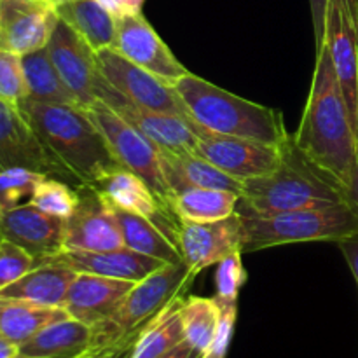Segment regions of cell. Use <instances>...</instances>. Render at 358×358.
<instances>
[{
    "mask_svg": "<svg viewBox=\"0 0 358 358\" xmlns=\"http://www.w3.org/2000/svg\"><path fill=\"white\" fill-rule=\"evenodd\" d=\"M184 297L175 299L142 331L131 358H163L185 341L180 306Z\"/></svg>",
    "mask_w": 358,
    "mask_h": 358,
    "instance_id": "obj_29",
    "label": "cell"
},
{
    "mask_svg": "<svg viewBox=\"0 0 358 358\" xmlns=\"http://www.w3.org/2000/svg\"><path fill=\"white\" fill-rule=\"evenodd\" d=\"M17 353H20V346L0 334V358H14Z\"/></svg>",
    "mask_w": 358,
    "mask_h": 358,
    "instance_id": "obj_43",
    "label": "cell"
},
{
    "mask_svg": "<svg viewBox=\"0 0 358 358\" xmlns=\"http://www.w3.org/2000/svg\"><path fill=\"white\" fill-rule=\"evenodd\" d=\"M59 21L49 0H0V49L17 56L45 48Z\"/></svg>",
    "mask_w": 358,
    "mask_h": 358,
    "instance_id": "obj_15",
    "label": "cell"
},
{
    "mask_svg": "<svg viewBox=\"0 0 358 358\" xmlns=\"http://www.w3.org/2000/svg\"><path fill=\"white\" fill-rule=\"evenodd\" d=\"M135 283L91 273H77L66 294L63 310L69 317L94 327L108 320L119 310Z\"/></svg>",
    "mask_w": 358,
    "mask_h": 358,
    "instance_id": "obj_19",
    "label": "cell"
},
{
    "mask_svg": "<svg viewBox=\"0 0 358 358\" xmlns=\"http://www.w3.org/2000/svg\"><path fill=\"white\" fill-rule=\"evenodd\" d=\"M79 199V189H72L69 184L58 180L52 175H45L38 182L37 189L30 199V205H34L41 212L48 213V215L66 220L77 210Z\"/></svg>",
    "mask_w": 358,
    "mask_h": 358,
    "instance_id": "obj_31",
    "label": "cell"
},
{
    "mask_svg": "<svg viewBox=\"0 0 358 358\" xmlns=\"http://www.w3.org/2000/svg\"><path fill=\"white\" fill-rule=\"evenodd\" d=\"M219 301L215 297L191 296L182 301L180 318L185 341L203 357L208 353L219 324Z\"/></svg>",
    "mask_w": 358,
    "mask_h": 358,
    "instance_id": "obj_30",
    "label": "cell"
},
{
    "mask_svg": "<svg viewBox=\"0 0 358 358\" xmlns=\"http://www.w3.org/2000/svg\"><path fill=\"white\" fill-rule=\"evenodd\" d=\"M240 194L222 189H185L168 198V206L180 220L215 222L236 213Z\"/></svg>",
    "mask_w": 358,
    "mask_h": 358,
    "instance_id": "obj_26",
    "label": "cell"
},
{
    "mask_svg": "<svg viewBox=\"0 0 358 358\" xmlns=\"http://www.w3.org/2000/svg\"><path fill=\"white\" fill-rule=\"evenodd\" d=\"M69 317L63 308L41 306L16 299H0V334L21 346L37 332Z\"/></svg>",
    "mask_w": 358,
    "mask_h": 358,
    "instance_id": "obj_25",
    "label": "cell"
},
{
    "mask_svg": "<svg viewBox=\"0 0 358 358\" xmlns=\"http://www.w3.org/2000/svg\"><path fill=\"white\" fill-rule=\"evenodd\" d=\"M21 66H23L24 83H27V100L79 107L76 96L70 93L59 77L58 70L52 65L48 49L42 48L30 55L21 56Z\"/></svg>",
    "mask_w": 358,
    "mask_h": 358,
    "instance_id": "obj_27",
    "label": "cell"
},
{
    "mask_svg": "<svg viewBox=\"0 0 358 358\" xmlns=\"http://www.w3.org/2000/svg\"><path fill=\"white\" fill-rule=\"evenodd\" d=\"M143 329H140V331L126 336V338H122L121 341L114 343V345L103 346V348H87L86 352L80 353L77 358H131L133 348H135L136 341H138V338H140V334H142Z\"/></svg>",
    "mask_w": 358,
    "mask_h": 358,
    "instance_id": "obj_37",
    "label": "cell"
},
{
    "mask_svg": "<svg viewBox=\"0 0 358 358\" xmlns=\"http://www.w3.org/2000/svg\"><path fill=\"white\" fill-rule=\"evenodd\" d=\"M338 203H346L345 189L310 163L290 135L278 168L264 177L243 182L236 212L240 215H273Z\"/></svg>",
    "mask_w": 358,
    "mask_h": 358,
    "instance_id": "obj_3",
    "label": "cell"
},
{
    "mask_svg": "<svg viewBox=\"0 0 358 358\" xmlns=\"http://www.w3.org/2000/svg\"><path fill=\"white\" fill-rule=\"evenodd\" d=\"M243 252H234L227 255L217 264L215 273V290L217 299L238 301V294L243 283L247 282V271L241 261Z\"/></svg>",
    "mask_w": 358,
    "mask_h": 358,
    "instance_id": "obj_34",
    "label": "cell"
},
{
    "mask_svg": "<svg viewBox=\"0 0 358 358\" xmlns=\"http://www.w3.org/2000/svg\"><path fill=\"white\" fill-rule=\"evenodd\" d=\"M79 205L65 220L63 250L103 252L124 247L114 208L96 187L79 185Z\"/></svg>",
    "mask_w": 358,
    "mask_h": 358,
    "instance_id": "obj_12",
    "label": "cell"
},
{
    "mask_svg": "<svg viewBox=\"0 0 358 358\" xmlns=\"http://www.w3.org/2000/svg\"><path fill=\"white\" fill-rule=\"evenodd\" d=\"M0 240H2V238H0Z\"/></svg>",
    "mask_w": 358,
    "mask_h": 358,
    "instance_id": "obj_46",
    "label": "cell"
},
{
    "mask_svg": "<svg viewBox=\"0 0 358 358\" xmlns=\"http://www.w3.org/2000/svg\"><path fill=\"white\" fill-rule=\"evenodd\" d=\"M159 157L161 171L170 194L182 192L185 189H222L241 196L243 182L224 173L194 150L189 152L159 150Z\"/></svg>",
    "mask_w": 358,
    "mask_h": 358,
    "instance_id": "obj_21",
    "label": "cell"
},
{
    "mask_svg": "<svg viewBox=\"0 0 358 358\" xmlns=\"http://www.w3.org/2000/svg\"><path fill=\"white\" fill-rule=\"evenodd\" d=\"M49 2H52V3H55V6H58V3L66 2V0H49Z\"/></svg>",
    "mask_w": 358,
    "mask_h": 358,
    "instance_id": "obj_44",
    "label": "cell"
},
{
    "mask_svg": "<svg viewBox=\"0 0 358 358\" xmlns=\"http://www.w3.org/2000/svg\"><path fill=\"white\" fill-rule=\"evenodd\" d=\"M20 107L65 177H72L79 185L96 187L119 168L86 108L31 100H23Z\"/></svg>",
    "mask_w": 358,
    "mask_h": 358,
    "instance_id": "obj_2",
    "label": "cell"
},
{
    "mask_svg": "<svg viewBox=\"0 0 358 358\" xmlns=\"http://www.w3.org/2000/svg\"><path fill=\"white\" fill-rule=\"evenodd\" d=\"M217 299V297H215ZM219 301V324H217L215 338H213L212 346H210L208 353L203 358H226L227 350H229L231 338H233L234 324H236L238 315V301Z\"/></svg>",
    "mask_w": 358,
    "mask_h": 358,
    "instance_id": "obj_36",
    "label": "cell"
},
{
    "mask_svg": "<svg viewBox=\"0 0 358 358\" xmlns=\"http://www.w3.org/2000/svg\"><path fill=\"white\" fill-rule=\"evenodd\" d=\"M77 273L56 259H48L0 290V299H16L41 306L63 308Z\"/></svg>",
    "mask_w": 358,
    "mask_h": 358,
    "instance_id": "obj_22",
    "label": "cell"
},
{
    "mask_svg": "<svg viewBox=\"0 0 358 358\" xmlns=\"http://www.w3.org/2000/svg\"><path fill=\"white\" fill-rule=\"evenodd\" d=\"M98 3L110 10L115 17L128 16V14L142 13V7L145 0H96Z\"/></svg>",
    "mask_w": 358,
    "mask_h": 358,
    "instance_id": "obj_39",
    "label": "cell"
},
{
    "mask_svg": "<svg viewBox=\"0 0 358 358\" xmlns=\"http://www.w3.org/2000/svg\"><path fill=\"white\" fill-rule=\"evenodd\" d=\"M14 358H30V357H24V355H21V353H17V355Z\"/></svg>",
    "mask_w": 358,
    "mask_h": 358,
    "instance_id": "obj_45",
    "label": "cell"
},
{
    "mask_svg": "<svg viewBox=\"0 0 358 358\" xmlns=\"http://www.w3.org/2000/svg\"><path fill=\"white\" fill-rule=\"evenodd\" d=\"M86 112L103 135L119 166L138 175L152 189L157 199L168 206L170 191H168L163 171H161L159 147L152 140L147 138L143 133H140L135 126L124 121L117 112L112 110L103 101L96 100L91 107L86 108Z\"/></svg>",
    "mask_w": 358,
    "mask_h": 358,
    "instance_id": "obj_7",
    "label": "cell"
},
{
    "mask_svg": "<svg viewBox=\"0 0 358 358\" xmlns=\"http://www.w3.org/2000/svg\"><path fill=\"white\" fill-rule=\"evenodd\" d=\"M322 45L331 56L358 135V0H329Z\"/></svg>",
    "mask_w": 358,
    "mask_h": 358,
    "instance_id": "obj_10",
    "label": "cell"
},
{
    "mask_svg": "<svg viewBox=\"0 0 358 358\" xmlns=\"http://www.w3.org/2000/svg\"><path fill=\"white\" fill-rule=\"evenodd\" d=\"M37 264V259L23 248L7 240H0V290L20 280Z\"/></svg>",
    "mask_w": 358,
    "mask_h": 358,
    "instance_id": "obj_35",
    "label": "cell"
},
{
    "mask_svg": "<svg viewBox=\"0 0 358 358\" xmlns=\"http://www.w3.org/2000/svg\"><path fill=\"white\" fill-rule=\"evenodd\" d=\"M45 49L79 107H91L96 101L94 91L100 79L96 51L63 20L56 23Z\"/></svg>",
    "mask_w": 358,
    "mask_h": 358,
    "instance_id": "obj_13",
    "label": "cell"
},
{
    "mask_svg": "<svg viewBox=\"0 0 358 358\" xmlns=\"http://www.w3.org/2000/svg\"><path fill=\"white\" fill-rule=\"evenodd\" d=\"M178 250L189 268L198 275L234 252H243V222L240 213L215 222L180 220Z\"/></svg>",
    "mask_w": 358,
    "mask_h": 358,
    "instance_id": "obj_16",
    "label": "cell"
},
{
    "mask_svg": "<svg viewBox=\"0 0 358 358\" xmlns=\"http://www.w3.org/2000/svg\"><path fill=\"white\" fill-rule=\"evenodd\" d=\"M59 20L73 28L94 51L114 48L117 17L96 0H66L56 6Z\"/></svg>",
    "mask_w": 358,
    "mask_h": 358,
    "instance_id": "obj_24",
    "label": "cell"
},
{
    "mask_svg": "<svg viewBox=\"0 0 358 358\" xmlns=\"http://www.w3.org/2000/svg\"><path fill=\"white\" fill-rule=\"evenodd\" d=\"M243 252L303 241H339L358 234V215L346 203L273 215H241Z\"/></svg>",
    "mask_w": 358,
    "mask_h": 358,
    "instance_id": "obj_5",
    "label": "cell"
},
{
    "mask_svg": "<svg viewBox=\"0 0 358 358\" xmlns=\"http://www.w3.org/2000/svg\"><path fill=\"white\" fill-rule=\"evenodd\" d=\"M173 86L192 121L206 131L271 145H283L290 138L283 114L275 108L236 96L192 72Z\"/></svg>",
    "mask_w": 358,
    "mask_h": 358,
    "instance_id": "obj_4",
    "label": "cell"
},
{
    "mask_svg": "<svg viewBox=\"0 0 358 358\" xmlns=\"http://www.w3.org/2000/svg\"><path fill=\"white\" fill-rule=\"evenodd\" d=\"M283 145L203 131L198 136L194 152L224 173L245 182L273 173L282 161Z\"/></svg>",
    "mask_w": 358,
    "mask_h": 358,
    "instance_id": "obj_11",
    "label": "cell"
},
{
    "mask_svg": "<svg viewBox=\"0 0 358 358\" xmlns=\"http://www.w3.org/2000/svg\"><path fill=\"white\" fill-rule=\"evenodd\" d=\"M63 234L65 220L48 215L30 203L0 217V238L23 248L38 262L62 254Z\"/></svg>",
    "mask_w": 358,
    "mask_h": 358,
    "instance_id": "obj_18",
    "label": "cell"
},
{
    "mask_svg": "<svg viewBox=\"0 0 358 358\" xmlns=\"http://www.w3.org/2000/svg\"><path fill=\"white\" fill-rule=\"evenodd\" d=\"M44 177V173L24 170V168L0 171V217L16 206L30 203L38 182Z\"/></svg>",
    "mask_w": 358,
    "mask_h": 358,
    "instance_id": "obj_32",
    "label": "cell"
},
{
    "mask_svg": "<svg viewBox=\"0 0 358 358\" xmlns=\"http://www.w3.org/2000/svg\"><path fill=\"white\" fill-rule=\"evenodd\" d=\"M112 49L168 84H175L191 73L178 62L142 13L117 17V34Z\"/></svg>",
    "mask_w": 358,
    "mask_h": 358,
    "instance_id": "obj_14",
    "label": "cell"
},
{
    "mask_svg": "<svg viewBox=\"0 0 358 358\" xmlns=\"http://www.w3.org/2000/svg\"><path fill=\"white\" fill-rule=\"evenodd\" d=\"M163 358H203V355L201 353L196 352V350L192 348L187 341H184V343H180L177 348L171 350L168 355H164Z\"/></svg>",
    "mask_w": 358,
    "mask_h": 358,
    "instance_id": "obj_42",
    "label": "cell"
},
{
    "mask_svg": "<svg viewBox=\"0 0 358 358\" xmlns=\"http://www.w3.org/2000/svg\"><path fill=\"white\" fill-rule=\"evenodd\" d=\"M338 245L339 248H341L343 255H345L346 262H348L350 269H352L353 273V278H355L358 285V234L345 238V240H339Z\"/></svg>",
    "mask_w": 358,
    "mask_h": 358,
    "instance_id": "obj_40",
    "label": "cell"
},
{
    "mask_svg": "<svg viewBox=\"0 0 358 358\" xmlns=\"http://www.w3.org/2000/svg\"><path fill=\"white\" fill-rule=\"evenodd\" d=\"M10 168L63 175L20 105L0 100V171Z\"/></svg>",
    "mask_w": 358,
    "mask_h": 358,
    "instance_id": "obj_17",
    "label": "cell"
},
{
    "mask_svg": "<svg viewBox=\"0 0 358 358\" xmlns=\"http://www.w3.org/2000/svg\"><path fill=\"white\" fill-rule=\"evenodd\" d=\"M27 98L28 93L21 56L0 49V100L20 105Z\"/></svg>",
    "mask_w": 358,
    "mask_h": 358,
    "instance_id": "obj_33",
    "label": "cell"
},
{
    "mask_svg": "<svg viewBox=\"0 0 358 358\" xmlns=\"http://www.w3.org/2000/svg\"><path fill=\"white\" fill-rule=\"evenodd\" d=\"M51 259L69 266L76 273H91V275L128 280V282H140L164 266V262L157 259L133 252L126 247L103 252L63 250L62 254Z\"/></svg>",
    "mask_w": 358,
    "mask_h": 358,
    "instance_id": "obj_20",
    "label": "cell"
},
{
    "mask_svg": "<svg viewBox=\"0 0 358 358\" xmlns=\"http://www.w3.org/2000/svg\"><path fill=\"white\" fill-rule=\"evenodd\" d=\"M327 2H329V0H310L311 17H313L315 41H317V51H320L322 42H324L325 13H327Z\"/></svg>",
    "mask_w": 358,
    "mask_h": 358,
    "instance_id": "obj_38",
    "label": "cell"
},
{
    "mask_svg": "<svg viewBox=\"0 0 358 358\" xmlns=\"http://www.w3.org/2000/svg\"><path fill=\"white\" fill-rule=\"evenodd\" d=\"M112 208H114L115 219L121 227L126 248L157 259L164 264L184 261L180 250L161 233L156 224L150 222L145 217L124 212V210L115 208V206H112Z\"/></svg>",
    "mask_w": 358,
    "mask_h": 358,
    "instance_id": "obj_28",
    "label": "cell"
},
{
    "mask_svg": "<svg viewBox=\"0 0 358 358\" xmlns=\"http://www.w3.org/2000/svg\"><path fill=\"white\" fill-rule=\"evenodd\" d=\"M346 201H348V205L355 210L358 215V159L355 171H353L352 182H350L348 189H346Z\"/></svg>",
    "mask_w": 358,
    "mask_h": 358,
    "instance_id": "obj_41",
    "label": "cell"
},
{
    "mask_svg": "<svg viewBox=\"0 0 358 358\" xmlns=\"http://www.w3.org/2000/svg\"><path fill=\"white\" fill-rule=\"evenodd\" d=\"M196 278L187 262L161 266L149 276L136 282L119 310L108 320L94 325L90 348H103L140 331L166 310L175 299L184 297L185 290Z\"/></svg>",
    "mask_w": 358,
    "mask_h": 358,
    "instance_id": "obj_6",
    "label": "cell"
},
{
    "mask_svg": "<svg viewBox=\"0 0 358 358\" xmlns=\"http://www.w3.org/2000/svg\"><path fill=\"white\" fill-rule=\"evenodd\" d=\"M292 140L310 163L346 192L357 166L358 135L324 45L317 51L311 90Z\"/></svg>",
    "mask_w": 358,
    "mask_h": 358,
    "instance_id": "obj_1",
    "label": "cell"
},
{
    "mask_svg": "<svg viewBox=\"0 0 358 358\" xmlns=\"http://www.w3.org/2000/svg\"><path fill=\"white\" fill-rule=\"evenodd\" d=\"M91 338L90 325L66 317L37 332L20 346V353L30 358H77L90 348Z\"/></svg>",
    "mask_w": 358,
    "mask_h": 358,
    "instance_id": "obj_23",
    "label": "cell"
},
{
    "mask_svg": "<svg viewBox=\"0 0 358 358\" xmlns=\"http://www.w3.org/2000/svg\"><path fill=\"white\" fill-rule=\"evenodd\" d=\"M94 94H96V100L103 101L112 110L117 112L124 121L135 126L147 138L152 140L159 147V150H166V152H189V150H194L198 136L203 131H206L198 122L189 117L138 107L126 96H122L117 90H114L101 77V73Z\"/></svg>",
    "mask_w": 358,
    "mask_h": 358,
    "instance_id": "obj_9",
    "label": "cell"
},
{
    "mask_svg": "<svg viewBox=\"0 0 358 358\" xmlns=\"http://www.w3.org/2000/svg\"><path fill=\"white\" fill-rule=\"evenodd\" d=\"M96 63L101 77L138 107L191 119L173 84L164 83L149 70L131 63L115 49L98 51Z\"/></svg>",
    "mask_w": 358,
    "mask_h": 358,
    "instance_id": "obj_8",
    "label": "cell"
}]
</instances>
